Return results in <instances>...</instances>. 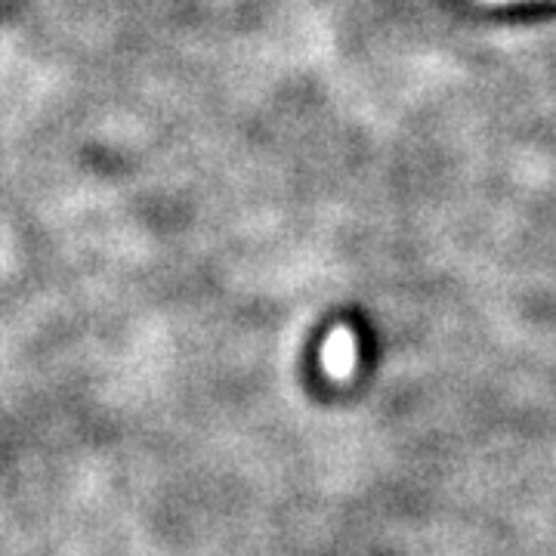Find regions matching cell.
Instances as JSON below:
<instances>
[{
    "mask_svg": "<svg viewBox=\"0 0 556 556\" xmlns=\"http://www.w3.org/2000/svg\"><path fill=\"white\" fill-rule=\"evenodd\" d=\"M489 3H510V0H489Z\"/></svg>",
    "mask_w": 556,
    "mask_h": 556,
    "instance_id": "obj_1",
    "label": "cell"
}]
</instances>
